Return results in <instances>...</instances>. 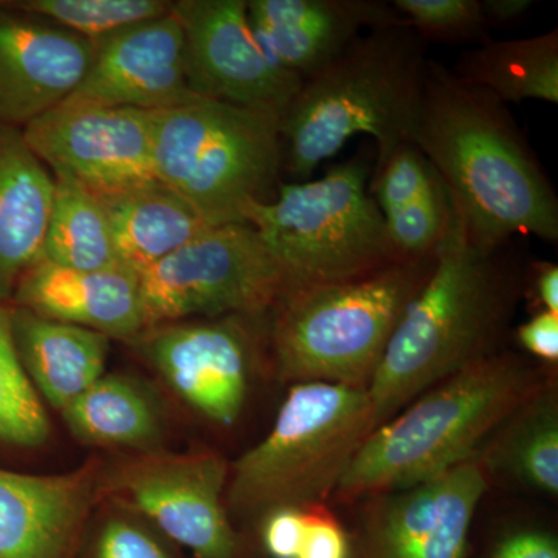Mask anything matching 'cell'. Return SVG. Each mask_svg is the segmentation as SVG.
<instances>
[{
    "mask_svg": "<svg viewBox=\"0 0 558 558\" xmlns=\"http://www.w3.org/2000/svg\"><path fill=\"white\" fill-rule=\"evenodd\" d=\"M11 306L126 343L145 332L140 277L124 267L75 270L39 258L21 278Z\"/></svg>",
    "mask_w": 558,
    "mask_h": 558,
    "instance_id": "cell-19",
    "label": "cell"
},
{
    "mask_svg": "<svg viewBox=\"0 0 558 558\" xmlns=\"http://www.w3.org/2000/svg\"><path fill=\"white\" fill-rule=\"evenodd\" d=\"M488 473L509 478L539 494H558V396L553 381H542L488 438L476 454Z\"/></svg>",
    "mask_w": 558,
    "mask_h": 558,
    "instance_id": "cell-24",
    "label": "cell"
},
{
    "mask_svg": "<svg viewBox=\"0 0 558 558\" xmlns=\"http://www.w3.org/2000/svg\"><path fill=\"white\" fill-rule=\"evenodd\" d=\"M102 475L97 459L58 475L0 469V558H73Z\"/></svg>",
    "mask_w": 558,
    "mask_h": 558,
    "instance_id": "cell-17",
    "label": "cell"
},
{
    "mask_svg": "<svg viewBox=\"0 0 558 558\" xmlns=\"http://www.w3.org/2000/svg\"><path fill=\"white\" fill-rule=\"evenodd\" d=\"M100 199L108 211L120 264L138 277L211 229L189 202L161 182Z\"/></svg>",
    "mask_w": 558,
    "mask_h": 558,
    "instance_id": "cell-22",
    "label": "cell"
},
{
    "mask_svg": "<svg viewBox=\"0 0 558 558\" xmlns=\"http://www.w3.org/2000/svg\"><path fill=\"white\" fill-rule=\"evenodd\" d=\"M435 253L354 281L289 292L270 317L278 379L368 389L403 312L427 282Z\"/></svg>",
    "mask_w": 558,
    "mask_h": 558,
    "instance_id": "cell-5",
    "label": "cell"
},
{
    "mask_svg": "<svg viewBox=\"0 0 558 558\" xmlns=\"http://www.w3.org/2000/svg\"><path fill=\"white\" fill-rule=\"evenodd\" d=\"M13 7L60 25L90 43L170 13L163 0H21Z\"/></svg>",
    "mask_w": 558,
    "mask_h": 558,
    "instance_id": "cell-28",
    "label": "cell"
},
{
    "mask_svg": "<svg viewBox=\"0 0 558 558\" xmlns=\"http://www.w3.org/2000/svg\"><path fill=\"white\" fill-rule=\"evenodd\" d=\"M542 381L509 352L472 363L374 429L333 497L347 502L376 497L472 461Z\"/></svg>",
    "mask_w": 558,
    "mask_h": 558,
    "instance_id": "cell-4",
    "label": "cell"
},
{
    "mask_svg": "<svg viewBox=\"0 0 558 558\" xmlns=\"http://www.w3.org/2000/svg\"><path fill=\"white\" fill-rule=\"evenodd\" d=\"M247 11L266 57L301 81L363 33L403 21L392 3L377 0H250Z\"/></svg>",
    "mask_w": 558,
    "mask_h": 558,
    "instance_id": "cell-18",
    "label": "cell"
},
{
    "mask_svg": "<svg viewBox=\"0 0 558 558\" xmlns=\"http://www.w3.org/2000/svg\"><path fill=\"white\" fill-rule=\"evenodd\" d=\"M40 258L75 270L123 267L117 255L108 211L97 194L73 180L54 178Z\"/></svg>",
    "mask_w": 558,
    "mask_h": 558,
    "instance_id": "cell-26",
    "label": "cell"
},
{
    "mask_svg": "<svg viewBox=\"0 0 558 558\" xmlns=\"http://www.w3.org/2000/svg\"><path fill=\"white\" fill-rule=\"evenodd\" d=\"M229 473L215 451H153L105 468L101 497L145 517L197 558H244L227 509Z\"/></svg>",
    "mask_w": 558,
    "mask_h": 558,
    "instance_id": "cell-10",
    "label": "cell"
},
{
    "mask_svg": "<svg viewBox=\"0 0 558 558\" xmlns=\"http://www.w3.org/2000/svg\"><path fill=\"white\" fill-rule=\"evenodd\" d=\"M185 43L190 90L208 100L284 112L301 80L260 49L245 0L172 2Z\"/></svg>",
    "mask_w": 558,
    "mask_h": 558,
    "instance_id": "cell-13",
    "label": "cell"
},
{
    "mask_svg": "<svg viewBox=\"0 0 558 558\" xmlns=\"http://www.w3.org/2000/svg\"><path fill=\"white\" fill-rule=\"evenodd\" d=\"M281 112L208 98L150 112L154 171L209 227L245 223L277 196L284 171Z\"/></svg>",
    "mask_w": 558,
    "mask_h": 558,
    "instance_id": "cell-7",
    "label": "cell"
},
{
    "mask_svg": "<svg viewBox=\"0 0 558 558\" xmlns=\"http://www.w3.org/2000/svg\"><path fill=\"white\" fill-rule=\"evenodd\" d=\"M196 98L182 27L170 11L95 43L94 60L68 100L156 112Z\"/></svg>",
    "mask_w": 558,
    "mask_h": 558,
    "instance_id": "cell-15",
    "label": "cell"
},
{
    "mask_svg": "<svg viewBox=\"0 0 558 558\" xmlns=\"http://www.w3.org/2000/svg\"><path fill=\"white\" fill-rule=\"evenodd\" d=\"M487 475L476 459L418 483L366 498L357 558H464Z\"/></svg>",
    "mask_w": 558,
    "mask_h": 558,
    "instance_id": "cell-14",
    "label": "cell"
},
{
    "mask_svg": "<svg viewBox=\"0 0 558 558\" xmlns=\"http://www.w3.org/2000/svg\"><path fill=\"white\" fill-rule=\"evenodd\" d=\"M512 244H475L451 204L432 274L403 312L371 380L374 429L439 381L498 352L520 292Z\"/></svg>",
    "mask_w": 558,
    "mask_h": 558,
    "instance_id": "cell-2",
    "label": "cell"
},
{
    "mask_svg": "<svg viewBox=\"0 0 558 558\" xmlns=\"http://www.w3.org/2000/svg\"><path fill=\"white\" fill-rule=\"evenodd\" d=\"M414 145L449 193L470 240L558 241V199L506 102L428 60Z\"/></svg>",
    "mask_w": 558,
    "mask_h": 558,
    "instance_id": "cell-1",
    "label": "cell"
},
{
    "mask_svg": "<svg viewBox=\"0 0 558 558\" xmlns=\"http://www.w3.org/2000/svg\"><path fill=\"white\" fill-rule=\"evenodd\" d=\"M46 403L22 368L11 332V304L0 303V446L40 449L49 442Z\"/></svg>",
    "mask_w": 558,
    "mask_h": 558,
    "instance_id": "cell-27",
    "label": "cell"
},
{
    "mask_svg": "<svg viewBox=\"0 0 558 558\" xmlns=\"http://www.w3.org/2000/svg\"><path fill=\"white\" fill-rule=\"evenodd\" d=\"M260 523L264 548L271 558H299L306 532V509H275Z\"/></svg>",
    "mask_w": 558,
    "mask_h": 558,
    "instance_id": "cell-34",
    "label": "cell"
},
{
    "mask_svg": "<svg viewBox=\"0 0 558 558\" xmlns=\"http://www.w3.org/2000/svg\"><path fill=\"white\" fill-rule=\"evenodd\" d=\"M95 558H172L159 539L128 517H110L95 543Z\"/></svg>",
    "mask_w": 558,
    "mask_h": 558,
    "instance_id": "cell-32",
    "label": "cell"
},
{
    "mask_svg": "<svg viewBox=\"0 0 558 558\" xmlns=\"http://www.w3.org/2000/svg\"><path fill=\"white\" fill-rule=\"evenodd\" d=\"M492 558H558L557 539L548 532H513L498 543Z\"/></svg>",
    "mask_w": 558,
    "mask_h": 558,
    "instance_id": "cell-36",
    "label": "cell"
},
{
    "mask_svg": "<svg viewBox=\"0 0 558 558\" xmlns=\"http://www.w3.org/2000/svg\"><path fill=\"white\" fill-rule=\"evenodd\" d=\"M95 44L0 2V124L27 126L76 90Z\"/></svg>",
    "mask_w": 558,
    "mask_h": 558,
    "instance_id": "cell-16",
    "label": "cell"
},
{
    "mask_svg": "<svg viewBox=\"0 0 558 558\" xmlns=\"http://www.w3.org/2000/svg\"><path fill=\"white\" fill-rule=\"evenodd\" d=\"M427 62L425 40L403 21L359 36L301 81L282 112L284 171L306 182L359 134L376 142V167L413 142Z\"/></svg>",
    "mask_w": 558,
    "mask_h": 558,
    "instance_id": "cell-3",
    "label": "cell"
},
{
    "mask_svg": "<svg viewBox=\"0 0 558 558\" xmlns=\"http://www.w3.org/2000/svg\"><path fill=\"white\" fill-rule=\"evenodd\" d=\"M270 314L226 315L145 330L132 344L180 400L209 424L233 427L242 416Z\"/></svg>",
    "mask_w": 558,
    "mask_h": 558,
    "instance_id": "cell-11",
    "label": "cell"
},
{
    "mask_svg": "<svg viewBox=\"0 0 558 558\" xmlns=\"http://www.w3.org/2000/svg\"><path fill=\"white\" fill-rule=\"evenodd\" d=\"M535 2L532 0H484V17L487 24H512L523 17Z\"/></svg>",
    "mask_w": 558,
    "mask_h": 558,
    "instance_id": "cell-38",
    "label": "cell"
},
{
    "mask_svg": "<svg viewBox=\"0 0 558 558\" xmlns=\"http://www.w3.org/2000/svg\"><path fill=\"white\" fill-rule=\"evenodd\" d=\"M22 134L53 178L73 180L97 196L159 182L153 120L145 110L65 100Z\"/></svg>",
    "mask_w": 558,
    "mask_h": 558,
    "instance_id": "cell-12",
    "label": "cell"
},
{
    "mask_svg": "<svg viewBox=\"0 0 558 558\" xmlns=\"http://www.w3.org/2000/svg\"><path fill=\"white\" fill-rule=\"evenodd\" d=\"M289 292L284 271L248 223L211 227L140 275L145 330L270 314Z\"/></svg>",
    "mask_w": 558,
    "mask_h": 558,
    "instance_id": "cell-9",
    "label": "cell"
},
{
    "mask_svg": "<svg viewBox=\"0 0 558 558\" xmlns=\"http://www.w3.org/2000/svg\"><path fill=\"white\" fill-rule=\"evenodd\" d=\"M531 295L538 311L558 315V267L553 263H534L531 266ZM537 311V312H538Z\"/></svg>",
    "mask_w": 558,
    "mask_h": 558,
    "instance_id": "cell-37",
    "label": "cell"
},
{
    "mask_svg": "<svg viewBox=\"0 0 558 558\" xmlns=\"http://www.w3.org/2000/svg\"><path fill=\"white\" fill-rule=\"evenodd\" d=\"M373 432L368 389L292 385L269 435L230 468L229 513L263 520L275 509L328 505Z\"/></svg>",
    "mask_w": 558,
    "mask_h": 558,
    "instance_id": "cell-6",
    "label": "cell"
},
{
    "mask_svg": "<svg viewBox=\"0 0 558 558\" xmlns=\"http://www.w3.org/2000/svg\"><path fill=\"white\" fill-rule=\"evenodd\" d=\"M457 78L490 92L502 102H558V32L532 38L484 40L465 51L454 69Z\"/></svg>",
    "mask_w": 558,
    "mask_h": 558,
    "instance_id": "cell-25",
    "label": "cell"
},
{
    "mask_svg": "<svg viewBox=\"0 0 558 558\" xmlns=\"http://www.w3.org/2000/svg\"><path fill=\"white\" fill-rule=\"evenodd\" d=\"M299 558H351L347 532L328 505L306 509V532Z\"/></svg>",
    "mask_w": 558,
    "mask_h": 558,
    "instance_id": "cell-33",
    "label": "cell"
},
{
    "mask_svg": "<svg viewBox=\"0 0 558 558\" xmlns=\"http://www.w3.org/2000/svg\"><path fill=\"white\" fill-rule=\"evenodd\" d=\"M54 178L20 128L0 124V303L11 304L25 271L40 258Z\"/></svg>",
    "mask_w": 558,
    "mask_h": 558,
    "instance_id": "cell-20",
    "label": "cell"
},
{
    "mask_svg": "<svg viewBox=\"0 0 558 558\" xmlns=\"http://www.w3.org/2000/svg\"><path fill=\"white\" fill-rule=\"evenodd\" d=\"M61 416L75 439L100 449L153 453L165 439L159 400L128 374H105Z\"/></svg>",
    "mask_w": 558,
    "mask_h": 558,
    "instance_id": "cell-23",
    "label": "cell"
},
{
    "mask_svg": "<svg viewBox=\"0 0 558 558\" xmlns=\"http://www.w3.org/2000/svg\"><path fill=\"white\" fill-rule=\"evenodd\" d=\"M517 341L524 351L542 360L557 363L558 360V315L548 311L535 312L534 317L517 329Z\"/></svg>",
    "mask_w": 558,
    "mask_h": 558,
    "instance_id": "cell-35",
    "label": "cell"
},
{
    "mask_svg": "<svg viewBox=\"0 0 558 558\" xmlns=\"http://www.w3.org/2000/svg\"><path fill=\"white\" fill-rule=\"evenodd\" d=\"M369 172L368 157H354L322 179L281 183L274 199L245 209L244 222L284 271L290 292L354 281L405 259L366 189Z\"/></svg>",
    "mask_w": 558,
    "mask_h": 558,
    "instance_id": "cell-8",
    "label": "cell"
},
{
    "mask_svg": "<svg viewBox=\"0 0 558 558\" xmlns=\"http://www.w3.org/2000/svg\"><path fill=\"white\" fill-rule=\"evenodd\" d=\"M440 183L427 157L413 142L402 143L376 167L371 193L381 215L405 207Z\"/></svg>",
    "mask_w": 558,
    "mask_h": 558,
    "instance_id": "cell-31",
    "label": "cell"
},
{
    "mask_svg": "<svg viewBox=\"0 0 558 558\" xmlns=\"http://www.w3.org/2000/svg\"><path fill=\"white\" fill-rule=\"evenodd\" d=\"M392 7L425 43L478 40L486 32L481 0H395Z\"/></svg>",
    "mask_w": 558,
    "mask_h": 558,
    "instance_id": "cell-30",
    "label": "cell"
},
{
    "mask_svg": "<svg viewBox=\"0 0 558 558\" xmlns=\"http://www.w3.org/2000/svg\"><path fill=\"white\" fill-rule=\"evenodd\" d=\"M389 241L400 258H418L439 248L451 219V201L442 182L405 207L384 215Z\"/></svg>",
    "mask_w": 558,
    "mask_h": 558,
    "instance_id": "cell-29",
    "label": "cell"
},
{
    "mask_svg": "<svg viewBox=\"0 0 558 558\" xmlns=\"http://www.w3.org/2000/svg\"><path fill=\"white\" fill-rule=\"evenodd\" d=\"M11 332L25 374L44 403L64 411L105 376L110 340L95 330L11 306Z\"/></svg>",
    "mask_w": 558,
    "mask_h": 558,
    "instance_id": "cell-21",
    "label": "cell"
}]
</instances>
